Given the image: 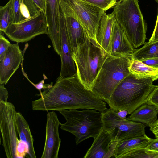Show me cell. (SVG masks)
<instances>
[{"instance_id":"1","label":"cell","mask_w":158,"mask_h":158,"mask_svg":"<svg viewBox=\"0 0 158 158\" xmlns=\"http://www.w3.org/2000/svg\"><path fill=\"white\" fill-rule=\"evenodd\" d=\"M37 95L40 97L32 102L34 110L92 109L102 112L107 109L105 102L85 87L77 73L59 77L54 85Z\"/></svg>"},{"instance_id":"2","label":"cell","mask_w":158,"mask_h":158,"mask_svg":"<svg viewBox=\"0 0 158 158\" xmlns=\"http://www.w3.org/2000/svg\"><path fill=\"white\" fill-rule=\"evenodd\" d=\"M154 81L151 78L138 79L130 73L119 84L107 103L116 111L124 110L131 114L147 102L149 95L156 86L153 85Z\"/></svg>"},{"instance_id":"3","label":"cell","mask_w":158,"mask_h":158,"mask_svg":"<svg viewBox=\"0 0 158 158\" xmlns=\"http://www.w3.org/2000/svg\"><path fill=\"white\" fill-rule=\"evenodd\" d=\"M130 56H115L108 54L99 71L92 91L108 102L119 84L130 73L128 69Z\"/></svg>"},{"instance_id":"4","label":"cell","mask_w":158,"mask_h":158,"mask_svg":"<svg viewBox=\"0 0 158 158\" xmlns=\"http://www.w3.org/2000/svg\"><path fill=\"white\" fill-rule=\"evenodd\" d=\"M108 54L87 37L84 43L73 49L72 57L77 75L87 89L92 91L98 73Z\"/></svg>"},{"instance_id":"5","label":"cell","mask_w":158,"mask_h":158,"mask_svg":"<svg viewBox=\"0 0 158 158\" xmlns=\"http://www.w3.org/2000/svg\"><path fill=\"white\" fill-rule=\"evenodd\" d=\"M116 21L122 28L134 48L144 44L147 24L138 0H119L113 6Z\"/></svg>"},{"instance_id":"6","label":"cell","mask_w":158,"mask_h":158,"mask_svg":"<svg viewBox=\"0 0 158 158\" xmlns=\"http://www.w3.org/2000/svg\"><path fill=\"white\" fill-rule=\"evenodd\" d=\"M98 111L92 109L60 110L66 120L60 127L75 136L77 145L89 138L94 139L103 128L102 112Z\"/></svg>"},{"instance_id":"7","label":"cell","mask_w":158,"mask_h":158,"mask_svg":"<svg viewBox=\"0 0 158 158\" xmlns=\"http://www.w3.org/2000/svg\"><path fill=\"white\" fill-rule=\"evenodd\" d=\"M103 128L111 136L112 142L144 136L146 126L143 123L120 117L111 107L102 112Z\"/></svg>"},{"instance_id":"8","label":"cell","mask_w":158,"mask_h":158,"mask_svg":"<svg viewBox=\"0 0 158 158\" xmlns=\"http://www.w3.org/2000/svg\"><path fill=\"white\" fill-rule=\"evenodd\" d=\"M17 112L14 105L0 101V129L2 144L7 158H16L19 139L16 126Z\"/></svg>"},{"instance_id":"9","label":"cell","mask_w":158,"mask_h":158,"mask_svg":"<svg viewBox=\"0 0 158 158\" xmlns=\"http://www.w3.org/2000/svg\"><path fill=\"white\" fill-rule=\"evenodd\" d=\"M3 33L10 40L18 43L28 41L39 35H48L46 15L41 12L31 19L12 23Z\"/></svg>"},{"instance_id":"10","label":"cell","mask_w":158,"mask_h":158,"mask_svg":"<svg viewBox=\"0 0 158 158\" xmlns=\"http://www.w3.org/2000/svg\"><path fill=\"white\" fill-rule=\"evenodd\" d=\"M66 0L82 26L88 38L99 44L97 40V32L101 19L105 11L82 0Z\"/></svg>"},{"instance_id":"11","label":"cell","mask_w":158,"mask_h":158,"mask_svg":"<svg viewBox=\"0 0 158 158\" xmlns=\"http://www.w3.org/2000/svg\"><path fill=\"white\" fill-rule=\"evenodd\" d=\"M61 123L56 113L48 112L46 126V138L41 158H58L61 140L59 127Z\"/></svg>"},{"instance_id":"12","label":"cell","mask_w":158,"mask_h":158,"mask_svg":"<svg viewBox=\"0 0 158 158\" xmlns=\"http://www.w3.org/2000/svg\"><path fill=\"white\" fill-rule=\"evenodd\" d=\"M60 0H46L45 12L48 30V35L50 39L55 51L59 56L61 52Z\"/></svg>"},{"instance_id":"13","label":"cell","mask_w":158,"mask_h":158,"mask_svg":"<svg viewBox=\"0 0 158 158\" xmlns=\"http://www.w3.org/2000/svg\"><path fill=\"white\" fill-rule=\"evenodd\" d=\"M60 11L61 66L59 77H63L74 75L77 73V70L72 57L73 52L68 37L64 16L60 6Z\"/></svg>"},{"instance_id":"14","label":"cell","mask_w":158,"mask_h":158,"mask_svg":"<svg viewBox=\"0 0 158 158\" xmlns=\"http://www.w3.org/2000/svg\"><path fill=\"white\" fill-rule=\"evenodd\" d=\"M60 5L64 16L68 37L73 52L75 48L85 42L87 36L66 1L60 0Z\"/></svg>"},{"instance_id":"15","label":"cell","mask_w":158,"mask_h":158,"mask_svg":"<svg viewBox=\"0 0 158 158\" xmlns=\"http://www.w3.org/2000/svg\"><path fill=\"white\" fill-rule=\"evenodd\" d=\"M18 43L11 44L0 62V84L7 83L23 61V55Z\"/></svg>"},{"instance_id":"16","label":"cell","mask_w":158,"mask_h":158,"mask_svg":"<svg viewBox=\"0 0 158 158\" xmlns=\"http://www.w3.org/2000/svg\"><path fill=\"white\" fill-rule=\"evenodd\" d=\"M94 139L84 158H110L114 156L117 143L112 142L111 136L103 128Z\"/></svg>"},{"instance_id":"17","label":"cell","mask_w":158,"mask_h":158,"mask_svg":"<svg viewBox=\"0 0 158 158\" xmlns=\"http://www.w3.org/2000/svg\"><path fill=\"white\" fill-rule=\"evenodd\" d=\"M135 49L122 28L116 21L112 29L108 54L115 56H130Z\"/></svg>"},{"instance_id":"18","label":"cell","mask_w":158,"mask_h":158,"mask_svg":"<svg viewBox=\"0 0 158 158\" xmlns=\"http://www.w3.org/2000/svg\"><path fill=\"white\" fill-rule=\"evenodd\" d=\"M116 21L113 12L106 14L105 12L100 19L97 40L98 44L107 54L109 53L110 42L113 24Z\"/></svg>"},{"instance_id":"19","label":"cell","mask_w":158,"mask_h":158,"mask_svg":"<svg viewBox=\"0 0 158 158\" xmlns=\"http://www.w3.org/2000/svg\"><path fill=\"white\" fill-rule=\"evenodd\" d=\"M131 114L127 119L141 122L149 127L158 119V108L147 102L141 105Z\"/></svg>"},{"instance_id":"20","label":"cell","mask_w":158,"mask_h":158,"mask_svg":"<svg viewBox=\"0 0 158 158\" xmlns=\"http://www.w3.org/2000/svg\"><path fill=\"white\" fill-rule=\"evenodd\" d=\"M16 123L20 139L28 147V157L36 158L33 145L34 139L29 124L21 113L19 112H17Z\"/></svg>"},{"instance_id":"21","label":"cell","mask_w":158,"mask_h":158,"mask_svg":"<svg viewBox=\"0 0 158 158\" xmlns=\"http://www.w3.org/2000/svg\"><path fill=\"white\" fill-rule=\"evenodd\" d=\"M151 139L145 134L144 136L120 141L116 145L114 157L118 158L121 155L132 150L146 148Z\"/></svg>"},{"instance_id":"22","label":"cell","mask_w":158,"mask_h":158,"mask_svg":"<svg viewBox=\"0 0 158 158\" xmlns=\"http://www.w3.org/2000/svg\"><path fill=\"white\" fill-rule=\"evenodd\" d=\"M128 69L130 73L138 79L151 78L154 81L158 79V68L147 65L132 57Z\"/></svg>"},{"instance_id":"23","label":"cell","mask_w":158,"mask_h":158,"mask_svg":"<svg viewBox=\"0 0 158 158\" xmlns=\"http://www.w3.org/2000/svg\"><path fill=\"white\" fill-rule=\"evenodd\" d=\"M131 56L133 59L141 61L158 58V40L145 43L141 48L135 49Z\"/></svg>"},{"instance_id":"24","label":"cell","mask_w":158,"mask_h":158,"mask_svg":"<svg viewBox=\"0 0 158 158\" xmlns=\"http://www.w3.org/2000/svg\"><path fill=\"white\" fill-rule=\"evenodd\" d=\"M14 22L13 0H9L5 6L0 7V31L3 32Z\"/></svg>"},{"instance_id":"25","label":"cell","mask_w":158,"mask_h":158,"mask_svg":"<svg viewBox=\"0 0 158 158\" xmlns=\"http://www.w3.org/2000/svg\"><path fill=\"white\" fill-rule=\"evenodd\" d=\"M20 10L24 20L33 18L42 12L33 0H21Z\"/></svg>"},{"instance_id":"26","label":"cell","mask_w":158,"mask_h":158,"mask_svg":"<svg viewBox=\"0 0 158 158\" xmlns=\"http://www.w3.org/2000/svg\"><path fill=\"white\" fill-rule=\"evenodd\" d=\"M158 158V151L145 148L135 149L120 156L118 158Z\"/></svg>"},{"instance_id":"27","label":"cell","mask_w":158,"mask_h":158,"mask_svg":"<svg viewBox=\"0 0 158 158\" xmlns=\"http://www.w3.org/2000/svg\"><path fill=\"white\" fill-rule=\"evenodd\" d=\"M87 3L98 7L105 12L113 7L117 0H82Z\"/></svg>"},{"instance_id":"28","label":"cell","mask_w":158,"mask_h":158,"mask_svg":"<svg viewBox=\"0 0 158 158\" xmlns=\"http://www.w3.org/2000/svg\"><path fill=\"white\" fill-rule=\"evenodd\" d=\"M21 0H13V8L14 15V22L18 23L24 20L20 10Z\"/></svg>"},{"instance_id":"29","label":"cell","mask_w":158,"mask_h":158,"mask_svg":"<svg viewBox=\"0 0 158 158\" xmlns=\"http://www.w3.org/2000/svg\"><path fill=\"white\" fill-rule=\"evenodd\" d=\"M11 43L3 35L2 32L0 34V62L4 58L6 51Z\"/></svg>"},{"instance_id":"30","label":"cell","mask_w":158,"mask_h":158,"mask_svg":"<svg viewBox=\"0 0 158 158\" xmlns=\"http://www.w3.org/2000/svg\"><path fill=\"white\" fill-rule=\"evenodd\" d=\"M28 153L27 144L21 139L18 140L16 148L17 158H24Z\"/></svg>"},{"instance_id":"31","label":"cell","mask_w":158,"mask_h":158,"mask_svg":"<svg viewBox=\"0 0 158 158\" xmlns=\"http://www.w3.org/2000/svg\"><path fill=\"white\" fill-rule=\"evenodd\" d=\"M22 64V63H21V69L23 75L28 80L29 82L31 83L37 90H38L39 91L40 93L42 92V89L44 90L47 88L51 87L53 85L52 83H51L50 84H45L44 83V79L42 80L38 83L37 84H35L33 82H31L28 78L27 74H26V73L24 71V69H23V67Z\"/></svg>"},{"instance_id":"32","label":"cell","mask_w":158,"mask_h":158,"mask_svg":"<svg viewBox=\"0 0 158 158\" xmlns=\"http://www.w3.org/2000/svg\"><path fill=\"white\" fill-rule=\"evenodd\" d=\"M147 101L158 108V85H156L151 93Z\"/></svg>"},{"instance_id":"33","label":"cell","mask_w":158,"mask_h":158,"mask_svg":"<svg viewBox=\"0 0 158 158\" xmlns=\"http://www.w3.org/2000/svg\"><path fill=\"white\" fill-rule=\"evenodd\" d=\"M8 97V92L4 84H0V101L7 102Z\"/></svg>"},{"instance_id":"34","label":"cell","mask_w":158,"mask_h":158,"mask_svg":"<svg viewBox=\"0 0 158 158\" xmlns=\"http://www.w3.org/2000/svg\"><path fill=\"white\" fill-rule=\"evenodd\" d=\"M146 148L158 151V138L151 139L146 147Z\"/></svg>"},{"instance_id":"35","label":"cell","mask_w":158,"mask_h":158,"mask_svg":"<svg viewBox=\"0 0 158 158\" xmlns=\"http://www.w3.org/2000/svg\"><path fill=\"white\" fill-rule=\"evenodd\" d=\"M142 62L150 66L158 68V58L149 59Z\"/></svg>"},{"instance_id":"36","label":"cell","mask_w":158,"mask_h":158,"mask_svg":"<svg viewBox=\"0 0 158 158\" xmlns=\"http://www.w3.org/2000/svg\"><path fill=\"white\" fill-rule=\"evenodd\" d=\"M157 40H158V12L155 28L148 41H155Z\"/></svg>"},{"instance_id":"37","label":"cell","mask_w":158,"mask_h":158,"mask_svg":"<svg viewBox=\"0 0 158 158\" xmlns=\"http://www.w3.org/2000/svg\"><path fill=\"white\" fill-rule=\"evenodd\" d=\"M41 11L45 14L46 0H33Z\"/></svg>"},{"instance_id":"38","label":"cell","mask_w":158,"mask_h":158,"mask_svg":"<svg viewBox=\"0 0 158 158\" xmlns=\"http://www.w3.org/2000/svg\"><path fill=\"white\" fill-rule=\"evenodd\" d=\"M149 127L150 130L154 134L155 137L158 138V119Z\"/></svg>"},{"instance_id":"39","label":"cell","mask_w":158,"mask_h":158,"mask_svg":"<svg viewBox=\"0 0 158 158\" xmlns=\"http://www.w3.org/2000/svg\"><path fill=\"white\" fill-rule=\"evenodd\" d=\"M117 114L120 117L123 119H127L126 116L128 114V111L124 110H119L116 111Z\"/></svg>"},{"instance_id":"40","label":"cell","mask_w":158,"mask_h":158,"mask_svg":"<svg viewBox=\"0 0 158 158\" xmlns=\"http://www.w3.org/2000/svg\"><path fill=\"white\" fill-rule=\"evenodd\" d=\"M158 3V0H155Z\"/></svg>"},{"instance_id":"41","label":"cell","mask_w":158,"mask_h":158,"mask_svg":"<svg viewBox=\"0 0 158 158\" xmlns=\"http://www.w3.org/2000/svg\"></svg>"}]
</instances>
